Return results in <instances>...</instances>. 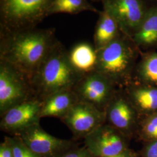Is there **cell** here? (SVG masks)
<instances>
[{
    "instance_id": "7c38bea8",
    "label": "cell",
    "mask_w": 157,
    "mask_h": 157,
    "mask_svg": "<svg viewBox=\"0 0 157 157\" xmlns=\"http://www.w3.org/2000/svg\"><path fill=\"white\" fill-rule=\"evenodd\" d=\"M133 107L128 97L116 92L105 110L106 121L109 125L124 136L130 133L136 118Z\"/></svg>"
},
{
    "instance_id": "7a4b0ae2",
    "label": "cell",
    "mask_w": 157,
    "mask_h": 157,
    "mask_svg": "<svg viewBox=\"0 0 157 157\" xmlns=\"http://www.w3.org/2000/svg\"><path fill=\"white\" fill-rule=\"evenodd\" d=\"M82 76L71 64L69 51L58 40L30 81L35 97L43 101L57 92L72 89Z\"/></svg>"
},
{
    "instance_id": "30bf717a",
    "label": "cell",
    "mask_w": 157,
    "mask_h": 157,
    "mask_svg": "<svg viewBox=\"0 0 157 157\" xmlns=\"http://www.w3.org/2000/svg\"><path fill=\"white\" fill-rule=\"evenodd\" d=\"M84 146L94 157L116 155L125 151L124 135L109 124H102L84 137Z\"/></svg>"
},
{
    "instance_id": "9a60e30c",
    "label": "cell",
    "mask_w": 157,
    "mask_h": 157,
    "mask_svg": "<svg viewBox=\"0 0 157 157\" xmlns=\"http://www.w3.org/2000/svg\"><path fill=\"white\" fill-rule=\"evenodd\" d=\"M122 33L114 18L103 10L100 12L94 35V46L98 50L115 39Z\"/></svg>"
},
{
    "instance_id": "2e32d148",
    "label": "cell",
    "mask_w": 157,
    "mask_h": 157,
    "mask_svg": "<svg viewBox=\"0 0 157 157\" xmlns=\"http://www.w3.org/2000/svg\"><path fill=\"white\" fill-rule=\"evenodd\" d=\"M137 44L152 45L157 43V6L147 10L146 15L132 37Z\"/></svg>"
},
{
    "instance_id": "7402d4cb",
    "label": "cell",
    "mask_w": 157,
    "mask_h": 157,
    "mask_svg": "<svg viewBox=\"0 0 157 157\" xmlns=\"http://www.w3.org/2000/svg\"><path fill=\"white\" fill-rule=\"evenodd\" d=\"M59 157H94L84 146L81 148L75 147Z\"/></svg>"
},
{
    "instance_id": "6da1fadb",
    "label": "cell",
    "mask_w": 157,
    "mask_h": 157,
    "mask_svg": "<svg viewBox=\"0 0 157 157\" xmlns=\"http://www.w3.org/2000/svg\"><path fill=\"white\" fill-rule=\"evenodd\" d=\"M58 40L54 28H37L0 34V61L30 80Z\"/></svg>"
},
{
    "instance_id": "5b68a950",
    "label": "cell",
    "mask_w": 157,
    "mask_h": 157,
    "mask_svg": "<svg viewBox=\"0 0 157 157\" xmlns=\"http://www.w3.org/2000/svg\"><path fill=\"white\" fill-rule=\"evenodd\" d=\"M36 98L31 81L15 67L0 61V116L11 107Z\"/></svg>"
},
{
    "instance_id": "277c9868",
    "label": "cell",
    "mask_w": 157,
    "mask_h": 157,
    "mask_svg": "<svg viewBox=\"0 0 157 157\" xmlns=\"http://www.w3.org/2000/svg\"><path fill=\"white\" fill-rule=\"evenodd\" d=\"M54 0H0V34L34 29L48 17Z\"/></svg>"
},
{
    "instance_id": "8fae6325",
    "label": "cell",
    "mask_w": 157,
    "mask_h": 157,
    "mask_svg": "<svg viewBox=\"0 0 157 157\" xmlns=\"http://www.w3.org/2000/svg\"><path fill=\"white\" fill-rule=\"evenodd\" d=\"M41 106L42 101L33 98L11 107L1 116V130L14 136L40 124Z\"/></svg>"
},
{
    "instance_id": "d6986e66",
    "label": "cell",
    "mask_w": 157,
    "mask_h": 157,
    "mask_svg": "<svg viewBox=\"0 0 157 157\" xmlns=\"http://www.w3.org/2000/svg\"><path fill=\"white\" fill-rule=\"evenodd\" d=\"M141 78L147 82L157 85V54H152L144 59L139 67Z\"/></svg>"
},
{
    "instance_id": "ba28073f",
    "label": "cell",
    "mask_w": 157,
    "mask_h": 157,
    "mask_svg": "<svg viewBox=\"0 0 157 157\" xmlns=\"http://www.w3.org/2000/svg\"><path fill=\"white\" fill-rule=\"evenodd\" d=\"M76 139H84L94 130L105 124V113L89 104L78 101L59 119Z\"/></svg>"
},
{
    "instance_id": "8992f818",
    "label": "cell",
    "mask_w": 157,
    "mask_h": 157,
    "mask_svg": "<svg viewBox=\"0 0 157 157\" xmlns=\"http://www.w3.org/2000/svg\"><path fill=\"white\" fill-rule=\"evenodd\" d=\"M115 85L107 77L94 71L83 75L72 90L78 101L105 112L108 104L116 93Z\"/></svg>"
},
{
    "instance_id": "5bb4252c",
    "label": "cell",
    "mask_w": 157,
    "mask_h": 157,
    "mask_svg": "<svg viewBox=\"0 0 157 157\" xmlns=\"http://www.w3.org/2000/svg\"><path fill=\"white\" fill-rule=\"evenodd\" d=\"M69 60L73 67L82 75L95 71L97 52L94 46L87 43H80L69 52Z\"/></svg>"
},
{
    "instance_id": "e0dca14e",
    "label": "cell",
    "mask_w": 157,
    "mask_h": 157,
    "mask_svg": "<svg viewBox=\"0 0 157 157\" xmlns=\"http://www.w3.org/2000/svg\"><path fill=\"white\" fill-rule=\"evenodd\" d=\"M128 94L133 106L147 111L157 110V88L132 87Z\"/></svg>"
},
{
    "instance_id": "52a82bcc",
    "label": "cell",
    "mask_w": 157,
    "mask_h": 157,
    "mask_svg": "<svg viewBox=\"0 0 157 157\" xmlns=\"http://www.w3.org/2000/svg\"><path fill=\"white\" fill-rule=\"evenodd\" d=\"M40 157H59L75 147L72 141L61 139L50 135L40 124H35L16 135Z\"/></svg>"
},
{
    "instance_id": "cb8c5ba5",
    "label": "cell",
    "mask_w": 157,
    "mask_h": 157,
    "mask_svg": "<svg viewBox=\"0 0 157 157\" xmlns=\"http://www.w3.org/2000/svg\"><path fill=\"white\" fill-rule=\"evenodd\" d=\"M146 157H157V141L153 142L148 147Z\"/></svg>"
},
{
    "instance_id": "ffe728a7",
    "label": "cell",
    "mask_w": 157,
    "mask_h": 157,
    "mask_svg": "<svg viewBox=\"0 0 157 157\" xmlns=\"http://www.w3.org/2000/svg\"><path fill=\"white\" fill-rule=\"evenodd\" d=\"M11 144L15 157H40L29 149L22 141L16 136L7 137Z\"/></svg>"
},
{
    "instance_id": "3957f363",
    "label": "cell",
    "mask_w": 157,
    "mask_h": 157,
    "mask_svg": "<svg viewBox=\"0 0 157 157\" xmlns=\"http://www.w3.org/2000/svg\"><path fill=\"white\" fill-rule=\"evenodd\" d=\"M133 40L122 32L107 45L97 50L96 70L115 84L129 82L135 61Z\"/></svg>"
},
{
    "instance_id": "484cf974",
    "label": "cell",
    "mask_w": 157,
    "mask_h": 157,
    "mask_svg": "<svg viewBox=\"0 0 157 157\" xmlns=\"http://www.w3.org/2000/svg\"><path fill=\"white\" fill-rule=\"evenodd\" d=\"M91 1H94V2H98V1H101V2H102L104 0H91Z\"/></svg>"
},
{
    "instance_id": "603a6c76",
    "label": "cell",
    "mask_w": 157,
    "mask_h": 157,
    "mask_svg": "<svg viewBox=\"0 0 157 157\" xmlns=\"http://www.w3.org/2000/svg\"><path fill=\"white\" fill-rule=\"evenodd\" d=\"M0 157H15L11 144L6 137L0 144Z\"/></svg>"
},
{
    "instance_id": "4fadbf2b",
    "label": "cell",
    "mask_w": 157,
    "mask_h": 157,
    "mask_svg": "<svg viewBox=\"0 0 157 157\" xmlns=\"http://www.w3.org/2000/svg\"><path fill=\"white\" fill-rule=\"evenodd\" d=\"M78 101L72 89L57 92L42 101L41 118L54 117L60 119Z\"/></svg>"
},
{
    "instance_id": "9c48e42d",
    "label": "cell",
    "mask_w": 157,
    "mask_h": 157,
    "mask_svg": "<svg viewBox=\"0 0 157 157\" xmlns=\"http://www.w3.org/2000/svg\"><path fill=\"white\" fill-rule=\"evenodd\" d=\"M104 10L117 21L121 32L132 39L140 26L146 10L141 0H104Z\"/></svg>"
},
{
    "instance_id": "44dd1931",
    "label": "cell",
    "mask_w": 157,
    "mask_h": 157,
    "mask_svg": "<svg viewBox=\"0 0 157 157\" xmlns=\"http://www.w3.org/2000/svg\"><path fill=\"white\" fill-rule=\"evenodd\" d=\"M143 131L147 137L157 139V113L146 120L143 124Z\"/></svg>"
},
{
    "instance_id": "ac0fdd59",
    "label": "cell",
    "mask_w": 157,
    "mask_h": 157,
    "mask_svg": "<svg viewBox=\"0 0 157 157\" xmlns=\"http://www.w3.org/2000/svg\"><path fill=\"white\" fill-rule=\"evenodd\" d=\"M83 12L100 13L88 0H54L49 9L48 16L59 13L78 14Z\"/></svg>"
},
{
    "instance_id": "d4e9b609",
    "label": "cell",
    "mask_w": 157,
    "mask_h": 157,
    "mask_svg": "<svg viewBox=\"0 0 157 157\" xmlns=\"http://www.w3.org/2000/svg\"><path fill=\"white\" fill-rule=\"evenodd\" d=\"M107 157H133V155L131 153V152L129 151L128 150H126L125 151H124V152H121V154L118 155Z\"/></svg>"
}]
</instances>
